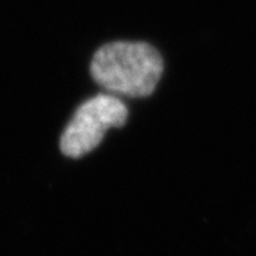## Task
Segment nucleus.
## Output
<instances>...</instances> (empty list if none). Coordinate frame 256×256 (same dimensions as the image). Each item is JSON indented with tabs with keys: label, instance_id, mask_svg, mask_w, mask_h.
<instances>
[{
	"label": "nucleus",
	"instance_id": "nucleus-1",
	"mask_svg": "<svg viewBox=\"0 0 256 256\" xmlns=\"http://www.w3.org/2000/svg\"><path fill=\"white\" fill-rule=\"evenodd\" d=\"M92 78L106 90L128 97L152 94L164 72L161 54L148 43L114 42L94 54Z\"/></svg>",
	"mask_w": 256,
	"mask_h": 256
},
{
	"label": "nucleus",
	"instance_id": "nucleus-2",
	"mask_svg": "<svg viewBox=\"0 0 256 256\" xmlns=\"http://www.w3.org/2000/svg\"><path fill=\"white\" fill-rule=\"evenodd\" d=\"M127 118V106L122 101L110 94H98L77 108L64 130L60 148L64 156L80 158L100 146L108 128L122 127Z\"/></svg>",
	"mask_w": 256,
	"mask_h": 256
}]
</instances>
